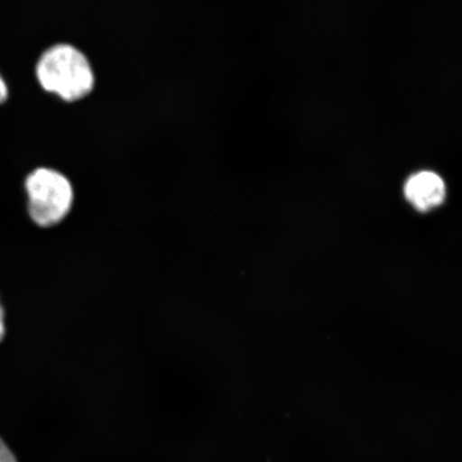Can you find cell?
<instances>
[{
  "instance_id": "cell-1",
  "label": "cell",
  "mask_w": 462,
  "mask_h": 462,
  "mask_svg": "<svg viewBox=\"0 0 462 462\" xmlns=\"http://www.w3.org/2000/svg\"><path fill=\"white\" fill-rule=\"evenodd\" d=\"M36 75L45 91L67 102L83 99L95 87L89 60L70 44H57L46 50L37 63Z\"/></svg>"
},
{
  "instance_id": "cell-4",
  "label": "cell",
  "mask_w": 462,
  "mask_h": 462,
  "mask_svg": "<svg viewBox=\"0 0 462 462\" xmlns=\"http://www.w3.org/2000/svg\"><path fill=\"white\" fill-rule=\"evenodd\" d=\"M0 462H19L14 450L2 437H0Z\"/></svg>"
},
{
  "instance_id": "cell-6",
  "label": "cell",
  "mask_w": 462,
  "mask_h": 462,
  "mask_svg": "<svg viewBox=\"0 0 462 462\" xmlns=\"http://www.w3.org/2000/svg\"><path fill=\"white\" fill-rule=\"evenodd\" d=\"M5 335V310L2 303H0V342L4 339Z\"/></svg>"
},
{
  "instance_id": "cell-3",
  "label": "cell",
  "mask_w": 462,
  "mask_h": 462,
  "mask_svg": "<svg viewBox=\"0 0 462 462\" xmlns=\"http://www.w3.org/2000/svg\"><path fill=\"white\" fill-rule=\"evenodd\" d=\"M404 195L415 209L427 212L442 204L446 199V184L437 173L420 171L408 179Z\"/></svg>"
},
{
  "instance_id": "cell-5",
  "label": "cell",
  "mask_w": 462,
  "mask_h": 462,
  "mask_svg": "<svg viewBox=\"0 0 462 462\" xmlns=\"http://www.w3.org/2000/svg\"><path fill=\"white\" fill-rule=\"evenodd\" d=\"M9 97V89L8 85L5 83V80L3 79L2 75H0V103H4L7 101Z\"/></svg>"
},
{
  "instance_id": "cell-2",
  "label": "cell",
  "mask_w": 462,
  "mask_h": 462,
  "mask_svg": "<svg viewBox=\"0 0 462 462\" xmlns=\"http://www.w3.org/2000/svg\"><path fill=\"white\" fill-rule=\"evenodd\" d=\"M25 187L29 216L38 226H55L70 212L73 188L61 172L42 167L27 177Z\"/></svg>"
}]
</instances>
